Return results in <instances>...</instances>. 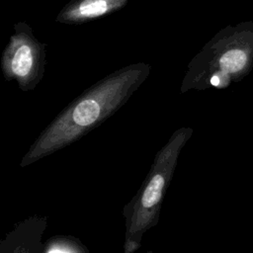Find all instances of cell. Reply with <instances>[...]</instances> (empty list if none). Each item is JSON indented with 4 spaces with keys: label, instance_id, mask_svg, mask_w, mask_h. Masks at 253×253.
<instances>
[{
    "label": "cell",
    "instance_id": "cell-2",
    "mask_svg": "<svg viewBox=\"0 0 253 253\" xmlns=\"http://www.w3.org/2000/svg\"><path fill=\"white\" fill-rule=\"evenodd\" d=\"M253 68V22L228 25L219 30L191 59L181 92L191 89L226 88L246 77Z\"/></svg>",
    "mask_w": 253,
    "mask_h": 253
},
{
    "label": "cell",
    "instance_id": "cell-5",
    "mask_svg": "<svg viewBox=\"0 0 253 253\" xmlns=\"http://www.w3.org/2000/svg\"><path fill=\"white\" fill-rule=\"evenodd\" d=\"M128 0H70L55 17L64 25H81L123 9Z\"/></svg>",
    "mask_w": 253,
    "mask_h": 253
},
{
    "label": "cell",
    "instance_id": "cell-4",
    "mask_svg": "<svg viewBox=\"0 0 253 253\" xmlns=\"http://www.w3.org/2000/svg\"><path fill=\"white\" fill-rule=\"evenodd\" d=\"M45 64V43L36 38L28 23H15L0 59L5 80L16 81L24 92L33 91L44 76Z\"/></svg>",
    "mask_w": 253,
    "mask_h": 253
},
{
    "label": "cell",
    "instance_id": "cell-7",
    "mask_svg": "<svg viewBox=\"0 0 253 253\" xmlns=\"http://www.w3.org/2000/svg\"><path fill=\"white\" fill-rule=\"evenodd\" d=\"M42 253H90L80 239L71 235H54L43 242Z\"/></svg>",
    "mask_w": 253,
    "mask_h": 253
},
{
    "label": "cell",
    "instance_id": "cell-1",
    "mask_svg": "<svg viewBox=\"0 0 253 253\" xmlns=\"http://www.w3.org/2000/svg\"><path fill=\"white\" fill-rule=\"evenodd\" d=\"M146 62L129 63L95 82L38 135L20 162L27 167L69 146L115 115L150 74Z\"/></svg>",
    "mask_w": 253,
    "mask_h": 253
},
{
    "label": "cell",
    "instance_id": "cell-3",
    "mask_svg": "<svg viewBox=\"0 0 253 253\" xmlns=\"http://www.w3.org/2000/svg\"><path fill=\"white\" fill-rule=\"evenodd\" d=\"M192 128L181 127L156 153L140 188L123 208L125 218L124 253H134L141 247L144 234L156 225L166 190L172 180L179 154L190 138Z\"/></svg>",
    "mask_w": 253,
    "mask_h": 253
},
{
    "label": "cell",
    "instance_id": "cell-6",
    "mask_svg": "<svg viewBox=\"0 0 253 253\" xmlns=\"http://www.w3.org/2000/svg\"><path fill=\"white\" fill-rule=\"evenodd\" d=\"M0 253H42V248L28 234L12 229L0 239Z\"/></svg>",
    "mask_w": 253,
    "mask_h": 253
}]
</instances>
